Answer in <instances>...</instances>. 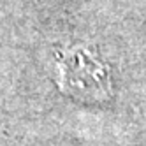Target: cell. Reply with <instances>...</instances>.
<instances>
[{"label":"cell","mask_w":146,"mask_h":146,"mask_svg":"<svg viewBox=\"0 0 146 146\" xmlns=\"http://www.w3.org/2000/svg\"><path fill=\"white\" fill-rule=\"evenodd\" d=\"M58 86L79 100H102L111 95L108 67L88 49L76 48L60 55Z\"/></svg>","instance_id":"cell-1"}]
</instances>
